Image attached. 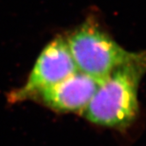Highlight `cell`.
I'll return each instance as SVG.
<instances>
[{"instance_id": "277c9868", "label": "cell", "mask_w": 146, "mask_h": 146, "mask_svg": "<svg viewBox=\"0 0 146 146\" xmlns=\"http://www.w3.org/2000/svg\"><path fill=\"white\" fill-rule=\"evenodd\" d=\"M103 80L78 70L36 97L55 111L83 113Z\"/></svg>"}, {"instance_id": "6da1fadb", "label": "cell", "mask_w": 146, "mask_h": 146, "mask_svg": "<svg viewBox=\"0 0 146 146\" xmlns=\"http://www.w3.org/2000/svg\"><path fill=\"white\" fill-rule=\"evenodd\" d=\"M146 74V49L133 56L104 78L83 113L90 122L118 130L128 129L139 112L138 89Z\"/></svg>"}, {"instance_id": "7a4b0ae2", "label": "cell", "mask_w": 146, "mask_h": 146, "mask_svg": "<svg viewBox=\"0 0 146 146\" xmlns=\"http://www.w3.org/2000/svg\"><path fill=\"white\" fill-rule=\"evenodd\" d=\"M65 40L78 70L100 79L106 78L134 53L119 45L92 16Z\"/></svg>"}, {"instance_id": "3957f363", "label": "cell", "mask_w": 146, "mask_h": 146, "mask_svg": "<svg viewBox=\"0 0 146 146\" xmlns=\"http://www.w3.org/2000/svg\"><path fill=\"white\" fill-rule=\"evenodd\" d=\"M78 71L70 55L66 40L55 38L42 49L38 56L26 84L12 92V102L36 97L39 93Z\"/></svg>"}]
</instances>
